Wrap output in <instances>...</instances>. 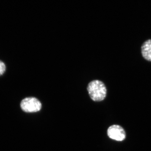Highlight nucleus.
Instances as JSON below:
<instances>
[{
	"label": "nucleus",
	"mask_w": 151,
	"mask_h": 151,
	"mask_svg": "<svg viewBox=\"0 0 151 151\" xmlns=\"http://www.w3.org/2000/svg\"><path fill=\"white\" fill-rule=\"evenodd\" d=\"M142 53L144 58L151 61V39L147 40L142 46Z\"/></svg>",
	"instance_id": "obj_4"
},
{
	"label": "nucleus",
	"mask_w": 151,
	"mask_h": 151,
	"mask_svg": "<svg viewBox=\"0 0 151 151\" xmlns=\"http://www.w3.org/2000/svg\"><path fill=\"white\" fill-rule=\"evenodd\" d=\"M108 137L112 139L117 141H122L126 138V133L123 128L119 125L111 126L108 130Z\"/></svg>",
	"instance_id": "obj_3"
},
{
	"label": "nucleus",
	"mask_w": 151,
	"mask_h": 151,
	"mask_svg": "<svg viewBox=\"0 0 151 151\" xmlns=\"http://www.w3.org/2000/svg\"><path fill=\"white\" fill-rule=\"evenodd\" d=\"M6 70V65L4 63L0 61V76L3 75Z\"/></svg>",
	"instance_id": "obj_5"
},
{
	"label": "nucleus",
	"mask_w": 151,
	"mask_h": 151,
	"mask_svg": "<svg viewBox=\"0 0 151 151\" xmlns=\"http://www.w3.org/2000/svg\"><path fill=\"white\" fill-rule=\"evenodd\" d=\"M87 91L90 98L96 102L104 100L107 95V88L103 81L99 80H92L88 84Z\"/></svg>",
	"instance_id": "obj_1"
},
{
	"label": "nucleus",
	"mask_w": 151,
	"mask_h": 151,
	"mask_svg": "<svg viewBox=\"0 0 151 151\" xmlns=\"http://www.w3.org/2000/svg\"><path fill=\"white\" fill-rule=\"evenodd\" d=\"M21 107L23 111L27 113H35L40 111L42 104L35 97H27L22 100Z\"/></svg>",
	"instance_id": "obj_2"
}]
</instances>
